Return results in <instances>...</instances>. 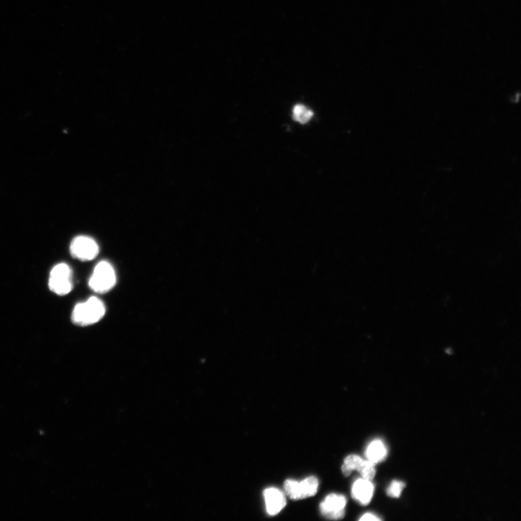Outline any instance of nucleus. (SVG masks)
I'll use <instances>...</instances> for the list:
<instances>
[{
  "label": "nucleus",
  "mask_w": 521,
  "mask_h": 521,
  "mask_svg": "<svg viewBox=\"0 0 521 521\" xmlns=\"http://www.w3.org/2000/svg\"><path fill=\"white\" fill-rule=\"evenodd\" d=\"M375 464L369 461H365L364 465L358 470L363 478L372 481L376 475Z\"/></svg>",
  "instance_id": "12"
},
{
  "label": "nucleus",
  "mask_w": 521,
  "mask_h": 521,
  "mask_svg": "<svg viewBox=\"0 0 521 521\" xmlns=\"http://www.w3.org/2000/svg\"><path fill=\"white\" fill-rule=\"evenodd\" d=\"M319 488V481L314 477H310L302 482L293 481L291 487L293 500H303L314 496Z\"/></svg>",
  "instance_id": "6"
},
{
  "label": "nucleus",
  "mask_w": 521,
  "mask_h": 521,
  "mask_svg": "<svg viewBox=\"0 0 521 521\" xmlns=\"http://www.w3.org/2000/svg\"><path fill=\"white\" fill-rule=\"evenodd\" d=\"M73 273L71 267L61 263L52 270L49 279V288L58 295H66L73 289Z\"/></svg>",
  "instance_id": "3"
},
{
  "label": "nucleus",
  "mask_w": 521,
  "mask_h": 521,
  "mask_svg": "<svg viewBox=\"0 0 521 521\" xmlns=\"http://www.w3.org/2000/svg\"><path fill=\"white\" fill-rule=\"evenodd\" d=\"M365 460L362 459L360 457L351 455L347 456L344 461V464L342 466V471L345 477H349L351 475L354 470H359L363 465H364Z\"/></svg>",
  "instance_id": "10"
},
{
  "label": "nucleus",
  "mask_w": 521,
  "mask_h": 521,
  "mask_svg": "<svg viewBox=\"0 0 521 521\" xmlns=\"http://www.w3.org/2000/svg\"><path fill=\"white\" fill-rule=\"evenodd\" d=\"M374 485L371 481L364 478L355 482L352 488L353 497L362 504H367L372 500Z\"/></svg>",
  "instance_id": "8"
},
{
  "label": "nucleus",
  "mask_w": 521,
  "mask_h": 521,
  "mask_svg": "<svg viewBox=\"0 0 521 521\" xmlns=\"http://www.w3.org/2000/svg\"><path fill=\"white\" fill-rule=\"evenodd\" d=\"M116 283V274L109 262L102 261L94 269L89 282L90 289L98 293H105L113 289Z\"/></svg>",
  "instance_id": "2"
},
{
  "label": "nucleus",
  "mask_w": 521,
  "mask_h": 521,
  "mask_svg": "<svg viewBox=\"0 0 521 521\" xmlns=\"http://www.w3.org/2000/svg\"><path fill=\"white\" fill-rule=\"evenodd\" d=\"M266 509L268 514L275 515L286 505L285 495L277 488H268L264 492Z\"/></svg>",
  "instance_id": "7"
},
{
  "label": "nucleus",
  "mask_w": 521,
  "mask_h": 521,
  "mask_svg": "<svg viewBox=\"0 0 521 521\" xmlns=\"http://www.w3.org/2000/svg\"><path fill=\"white\" fill-rule=\"evenodd\" d=\"M71 254L80 261H91L99 254V246L95 241L87 236L76 237L71 244Z\"/></svg>",
  "instance_id": "4"
},
{
  "label": "nucleus",
  "mask_w": 521,
  "mask_h": 521,
  "mask_svg": "<svg viewBox=\"0 0 521 521\" xmlns=\"http://www.w3.org/2000/svg\"><path fill=\"white\" fill-rule=\"evenodd\" d=\"M405 486V484L402 482H392L387 489V495L391 497H399Z\"/></svg>",
  "instance_id": "13"
},
{
  "label": "nucleus",
  "mask_w": 521,
  "mask_h": 521,
  "mask_svg": "<svg viewBox=\"0 0 521 521\" xmlns=\"http://www.w3.org/2000/svg\"><path fill=\"white\" fill-rule=\"evenodd\" d=\"M105 306L97 297H91L84 303L77 304L72 313L73 322L79 326L98 323L105 314Z\"/></svg>",
  "instance_id": "1"
},
{
  "label": "nucleus",
  "mask_w": 521,
  "mask_h": 521,
  "mask_svg": "<svg viewBox=\"0 0 521 521\" xmlns=\"http://www.w3.org/2000/svg\"><path fill=\"white\" fill-rule=\"evenodd\" d=\"M360 520H363V521H369V520H370V521H372V520H375V521H377V520H381V519H380V518H377L376 516H375V515H373V514H371V513H367V514H365V515H363V516H362V517H361V518H360Z\"/></svg>",
  "instance_id": "14"
},
{
  "label": "nucleus",
  "mask_w": 521,
  "mask_h": 521,
  "mask_svg": "<svg viewBox=\"0 0 521 521\" xmlns=\"http://www.w3.org/2000/svg\"><path fill=\"white\" fill-rule=\"evenodd\" d=\"M346 503L344 496L331 494L320 504L321 513L328 519L340 520L345 515Z\"/></svg>",
  "instance_id": "5"
},
{
  "label": "nucleus",
  "mask_w": 521,
  "mask_h": 521,
  "mask_svg": "<svg viewBox=\"0 0 521 521\" xmlns=\"http://www.w3.org/2000/svg\"><path fill=\"white\" fill-rule=\"evenodd\" d=\"M313 116L311 109L303 104H297L293 110V119L300 123L306 124Z\"/></svg>",
  "instance_id": "11"
},
{
  "label": "nucleus",
  "mask_w": 521,
  "mask_h": 521,
  "mask_svg": "<svg viewBox=\"0 0 521 521\" xmlns=\"http://www.w3.org/2000/svg\"><path fill=\"white\" fill-rule=\"evenodd\" d=\"M387 453V449L383 441L381 440H374L369 446L366 455L368 461L376 465L385 459Z\"/></svg>",
  "instance_id": "9"
}]
</instances>
